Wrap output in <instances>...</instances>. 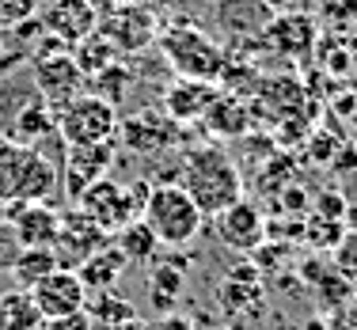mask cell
<instances>
[{
    "instance_id": "1",
    "label": "cell",
    "mask_w": 357,
    "mask_h": 330,
    "mask_svg": "<svg viewBox=\"0 0 357 330\" xmlns=\"http://www.w3.org/2000/svg\"><path fill=\"white\" fill-rule=\"evenodd\" d=\"M178 186L190 194L202 217H217L232 201L243 198V175L220 145H194L183 152L178 164Z\"/></svg>"
},
{
    "instance_id": "2",
    "label": "cell",
    "mask_w": 357,
    "mask_h": 330,
    "mask_svg": "<svg viewBox=\"0 0 357 330\" xmlns=\"http://www.w3.org/2000/svg\"><path fill=\"white\" fill-rule=\"evenodd\" d=\"M57 182L61 171L42 148L0 137V209L15 201H50Z\"/></svg>"
},
{
    "instance_id": "3",
    "label": "cell",
    "mask_w": 357,
    "mask_h": 330,
    "mask_svg": "<svg viewBox=\"0 0 357 330\" xmlns=\"http://www.w3.org/2000/svg\"><path fill=\"white\" fill-rule=\"evenodd\" d=\"M141 220L152 228L160 247H186L198 239L206 217L178 182H156L141 205Z\"/></svg>"
},
{
    "instance_id": "4",
    "label": "cell",
    "mask_w": 357,
    "mask_h": 330,
    "mask_svg": "<svg viewBox=\"0 0 357 330\" xmlns=\"http://www.w3.org/2000/svg\"><path fill=\"white\" fill-rule=\"evenodd\" d=\"M57 133H61L65 148L80 145H110L118 133V107L96 91H80L65 107L54 110Z\"/></svg>"
},
{
    "instance_id": "5",
    "label": "cell",
    "mask_w": 357,
    "mask_h": 330,
    "mask_svg": "<svg viewBox=\"0 0 357 330\" xmlns=\"http://www.w3.org/2000/svg\"><path fill=\"white\" fill-rule=\"evenodd\" d=\"M160 49H164L167 65H172L178 76H186V80L217 84L220 76H225V49H220L202 27H194V23H175V27H167L164 38H160Z\"/></svg>"
},
{
    "instance_id": "6",
    "label": "cell",
    "mask_w": 357,
    "mask_h": 330,
    "mask_svg": "<svg viewBox=\"0 0 357 330\" xmlns=\"http://www.w3.org/2000/svg\"><path fill=\"white\" fill-rule=\"evenodd\" d=\"M149 190L152 186L144 179H133L130 186H122L107 175V179L91 182L88 190L76 198V209L88 220H96L107 235H114L122 224H130V220L141 217V205H144V198H149Z\"/></svg>"
},
{
    "instance_id": "7",
    "label": "cell",
    "mask_w": 357,
    "mask_h": 330,
    "mask_svg": "<svg viewBox=\"0 0 357 330\" xmlns=\"http://www.w3.org/2000/svg\"><path fill=\"white\" fill-rule=\"evenodd\" d=\"M31 61H35V65H31V84H35V95L46 99L50 107H65L73 95L88 91V80H84L80 65H76V57L69 54V49H61V42H57V49H54V38H50L46 49H38Z\"/></svg>"
},
{
    "instance_id": "8",
    "label": "cell",
    "mask_w": 357,
    "mask_h": 330,
    "mask_svg": "<svg viewBox=\"0 0 357 330\" xmlns=\"http://www.w3.org/2000/svg\"><path fill=\"white\" fill-rule=\"evenodd\" d=\"M114 141L133 156H160V152H172L178 141V122H172L167 114L156 110H141V114L118 118V133Z\"/></svg>"
},
{
    "instance_id": "9",
    "label": "cell",
    "mask_w": 357,
    "mask_h": 330,
    "mask_svg": "<svg viewBox=\"0 0 357 330\" xmlns=\"http://www.w3.org/2000/svg\"><path fill=\"white\" fill-rule=\"evenodd\" d=\"M38 23L42 35H50L61 46H76L96 31L99 15L91 0H38Z\"/></svg>"
},
{
    "instance_id": "10",
    "label": "cell",
    "mask_w": 357,
    "mask_h": 330,
    "mask_svg": "<svg viewBox=\"0 0 357 330\" xmlns=\"http://www.w3.org/2000/svg\"><path fill=\"white\" fill-rule=\"evenodd\" d=\"M31 300L38 304L42 319H57V315H73V311H84L88 304V289L84 281L76 277V269L69 266H57L42 277L38 285H31Z\"/></svg>"
},
{
    "instance_id": "11",
    "label": "cell",
    "mask_w": 357,
    "mask_h": 330,
    "mask_svg": "<svg viewBox=\"0 0 357 330\" xmlns=\"http://www.w3.org/2000/svg\"><path fill=\"white\" fill-rule=\"evenodd\" d=\"M110 167H114V141L110 145H80L69 148L61 159V186H65V198L76 201L91 182L107 179Z\"/></svg>"
},
{
    "instance_id": "12",
    "label": "cell",
    "mask_w": 357,
    "mask_h": 330,
    "mask_svg": "<svg viewBox=\"0 0 357 330\" xmlns=\"http://www.w3.org/2000/svg\"><path fill=\"white\" fill-rule=\"evenodd\" d=\"M0 213L12 224L20 247H54L57 232H61V213L50 201H15Z\"/></svg>"
},
{
    "instance_id": "13",
    "label": "cell",
    "mask_w": 357,
    "mask_h": 330,
    "mask_svg": "<svg viewBox=\"0 0 357 330\" xmlns=\"http://www.w3.org/2000/svg\"><path fill=\"white\" fill-rule=\"evenodd\" d=\"M103 243H110V235L103 232V228H99L96 220H88L80 209H69V213H61V232H57V239H54L50 251L57 255V266L76 269L91 251L103 247Z\"/></svg>"
},
{
    "instance_id": "14",
    "label": "cell",
    "mask_w": 357,
    "mask_h": 330,
    "mask_svg": "<svg viewBox=\"0 0 357 330\" xmlns=\"http://www.w3.org/2000/svg\"><path fill=\"white\" fill-rule=\"evenodd\" d=\"M213 220H217V235L225 239V247H232V251H255L262 243V235H266V220H262V213L248 198H240L228 209H220Z\"/></svg>"
},
{
    "instance_id": "15",
    "label": "cell",
    "mask_w": 357,
    "mask_h": 330,
    "mask_svg": "<svg viewBox=\"0 0 357 330\" xmlns=\"http://www.w3.org/2000/svg\"><path fill=\"white\" fill-rule=\"evenodd\" d=\"M220 95L217 91V84H209V80H178L167 88V95H164V114L172 118V122H202V114L209 110V103Z\"/></svg>"
},
{
    "instance_id": "16",
    "label": "cell",
    "mask_w": 357,
    "mask_h": 330,
    "mask_svg": "<svg viewBox=\"0 0 357 330\" xmlns=\"http://www.w3.org/2000/svg\"><path fill=\"white\" fill-rule=\"evenodd\" d=\"M50 133H57L54 107H50L46 99L31 95L27 103L15 110V118H12V125H8L4 137H8V141H15V145H31V148H38L42 141L50 137Z\"/></svg>"
},
{
    "instance_id": "17",
    "label": "cell",
    "mask_w": 357,
    "mask_h": 330,
    "mask_svg": "<svg viewBox=\"0 0 357 330\" xmlns=\"http://www.w3.org/2000/svg\"><path fill=\"white\" fill-rule=\"evenodd\" d=\"M266 38H274V46L289 57H301L316 46V19L301 12H282L274 23H270Z\"/></svg>"
},
{
    "instance_id": "18",
    "label": "cell",
    "mask_w": 357,
    "mask_h": 330,
    "mask_svg": "<svg viewBox=\"0 0 357 330\" xmlns=\"http://www.w3.org/2000/svg\"><path fill=\"white\" fill-rule=\"evenodd\" d=\"M126 266H130V262H126L122 251H118L114 243H103V247L91 251V255L76 266V277L84 281V289H88V292H103V289H110V285L122 277Z\"/></svg>"
},
{
    "instance_id": "19",
    "label": "cell",
    "mask_w": 357,
    "mask_h": 330,
    "mask_svg": "<svg viewBox=\"0 0 357 330\" xmlns=\"http://www.w3.org/2000/svg\"><path fill=\"white\" fill-rule=\"evenodd\" d=\"M110 27H122V35H103L118 54H122V49L133 54V49H141L144 42H152V15L141 12V8H122L118 15L103 19V31H110Z\"/></svg>"
},
{
    "instance_id": "20",
    "label": "cell",
    "mask_w": 357,
    "mask_h": 330,
    "mask_svg": "<svg viewBox=\"0 0 357 330\" xmlns=\"http://www.w3.org/2000/svg\"><path fill=\"white\" fill-rule=\"evenodd\" d=\"M42 311L27 289L0 292V330H42Z\"/></svg>"
},
{
    "instance_id": "21",
    "label": "cell",
    "mask_w": 357,
    "mask_h": 330,
    "mask_svg": "<svg viewBox=\"0 0 357 330\" xmlns=\"http://www.w3.org/2000/svg\"><path fill=\"white\" fill-rule=\"evenodd\" d=\"M202 122H206L209 133H217V137H240L243 129H248V110L236 95H217L209 110L202 114Z\"/></svg>"
},
{
    "instance_id": "22",
    "label": "cell",
    "mask_w": 357,
    "mask_h": 330,
    "mask_svg": "<svg viewBox=\"0 0 357 330\" xmlns=\"http://www.w3.org/2000/svg\"><path fill=\"white\" fill-rule=\"evenodd\" d=\"M114 247L126 255V262H152L160 251V239L152 235V228L144 224V220H130V224H122L114 232Z\"/></svg>"
},
{
    "instance_id": "23",
    "label": "cell",
    "mask_w": 357,
    "mask_h": 330,
    "mask_svg": "<svg viewBox=\"0 0 357 330\" xmlns=\"http://www.w3.org/2000/svg\"><path fill=\"white\" fill-rule=\"evenodd\" d=\"M50 269H57V255L50 247H20V255L8 266V274L15 277L20 289H31V285H38Z\"/></svg>"
},
{
    "instance_id": "24",
    "label": "cell",
    "mask_w": 357,
    "mask_h": 330,
    "mask_svg": "<svg viewBox=\"0 0 357 330\" xmlns=\"http://www.w3.org/2000/svg\"><path fill=\"white\" fill-rule=\"evenodd\" d=\"M84 311L91 315V323H103L114 330L118 323H130V319H137V311H133V304L126 300V296H110V289L103 292H88V304H84Z\"/></svg>"
},
{
    "instance_id": "25",
    "label": "cell",
    "mask_w": 357,
    "mask_h": 330,
    "mask_svg": "<svg viewBox=\"0 0 357 330\" xmlns=\"http://www.w3.org/2000/svg\"><path fill=\"white\" fill-rule=\"evenodd\" d=\"M149 289H152V300H156V308H172L178 289H183V274H178L175 266H160L156 274L149 277Z\"/></svg>"
},
{
    "instance_id": "26",
    "label": "cell",
    "mask_w": 357,
    "mask_h": 330,
    "mask_svg": "<svg viewBox=\"0 0 357 330\" xmlns=\"http://www.w3.org/2000/svg\"><path fill=\"white\" fill-rule=\"evenodd\" d=\"M335 266H338V277L357 285V235L354 232H342V239L335 243Z\"/></svg>"
},
{
    "instance_id": "27",
    "label": "cell",
    "mask_w": 357,
    "mask_h": 330,
    "mask_svg": "<svg viewBox=\"0 0 357 330\" xmlns=\"http://www.w3.org/2000/svg\"><path fill=\"white\" fill-rule=\"evenodd\" d=\"M316 8L327 23H354L357 19V0H316Z\"/></svg>"
},
{
    "instance_id": "28",
    "label": "cell",
    "mask_w": 357,
    "mask_h": 330,
    "mask_svg": "<svg viewBox=\"0 0 357 330\" xmlns=\"http://www.w3.org/2000/svg\"><path fill=\"white\" fill-rule=\"evenodd\" d=\"M42 330H96L88 311H73V315H57V319H46Z\"/></svg>"
},
{
    "instance_id": "29",
    "label": "cell",
    "mask_w": 357,
    "mask_h": 330,
    "mask_svg": "<svg viewBox=\"0 0 357 330\" xmlns=\"http://www.w3.org/2000/svg\"><path fill=\"white\" fill-rule=\"evenodd\" d=\"M15 255H20V239H15L12 224H8L4 217H0V269H8V266H12Z\"/></svg>"
},
{
    "instance_id": "30",
    "label": "cell",
    "mask_w": 357,
    "mask_h": 330,
    "mask_svg": "<svg viewBox=\"0 0 357 330\" xmlns=\"http://www.w3.org/2000/svg\"><path fill=\"white\" fill-rule=\"evenodd\" d=\"M342 228L346 232H354L357 235V198L346 201V213H342Z\"/></svg>"
},
{
    "instance_id": "31",
    "label": "cell",
    "mask_w": 357,
    "mask_h": 330,
    "mask_svg": "<svg viewBox=\"0 0 357 330\" xmlns=\"http://www.w3.org/2000/svg\"><path fill=\"white\" fill-rule=\"evenodd\" d=\"M331 330H357V311H342V315H335Z\"/></svg>"
},
{
    "instance_id": "32",
    "label": "cell",
    "mask_w": 357,
    "mask_h": 330,
    "mask_svg": "<svg viewBox=\"0 0 357 330\" xmlns=\"http://www.w3.org/2000/svg\"><path fill=\"white\" fill-rule=\"evenodd\" d=\"M160 330H194V327L186 323V319H178V315H167L164 323H160Z\"/></svg>"
},
{
    "instance_id": "33",
    "label": "cell",
    "mask_w": 357,
    "mask_h": 330,
    "mask_svg": "<svg viewBox=\"0 0 357 330\" xmlns=\"http://www.w3.org/2000/svg\"><path fill=\"white\" fill-rule=\"evenodd\" d=\"M346 122H350V129L357 133V99H354L350 107H346Z\"/></svg>"
},
{
    "instance_id": "34",
    "label": "cell",
    "mask_w": 357,
    "mask_h": 330,
    "mask_svg": "<svg viewBox=\"0 0 357 330\" xmlns=\"http://www.w3.org/2000/svg\"><path fill=\"white\" fill-rule=\"evenodd\" d=\"M262 4H266L270 12H289V0H262Z\"/></svg>"
},
{
    "instance_id": "35",
    "label": "cell",
    "mask_w": 357,
    "mask_h": 330,
    "mask_svg": "<svg viewBox=\"0 0 357 330\" xmlns=\"http://www.w3.org/2000/svg\"><path fill=\"white\" fill-rule=\"evenodd\" d=\"M0 49H4V46H0Z\"/></svg>"
},
{
    "instance_id": "36",
    "label": "cell",
    "mask_w": 357,
    "mask_h": 330,
    "mask_svg": "<svg viewBox=\"0 0 357 330\" xmlns=\"http://www.w3.org/2000/svg\"><path fill=\"white\" fill-rule=\"evenodd\" d=\"M0 217H4V213H0Z\"/></svg>"
}]
</instances>
